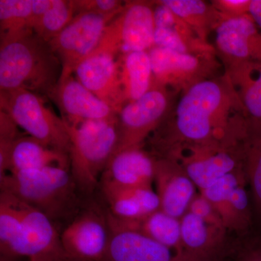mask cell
Wrapping results in <instances>:
<instances>
[{
    "label": "cell",
    "instance_id": "1",
    "mask_svg": "<svg viewBox=\"0 0 261 261\" xmlns=\"http://www.w3.org/2000/svg\"><path fill=\"white\" fill-rule=\"evenodd\" d=\"M245 110L227 73L195 84L152 135L158 159L174 160L183 151L212 145L247 128Z\"/></svg>",
    "mask_w": 261,
    "mask_h": 261
},
{
    "label": "cell",
    "instance_id": "2",
    "mask_svg": "<svg viewBox=\"0 0 261 261\" xmlns=\"http://www.w3.org/2000/svg\"><path fill=\"white\" fill-rule=\"evenodd\" d=\"M61 73L50 44L34 32L0 43V92L25 89L48 97Z\"/></svg>",
    "mask_w": 261,
    "mask_h": 261
},
{
    "label": "cell",
    "instance_id": "3",
    "mask_svg": "<svg viewBox=\"0 0 261 261\" xmlns=\"http://www.w3.org/2000/svg\"><path fill=\"white\" fill-rule=\"evenodd\" d=\"M0 189L41 211L53 222L80 213V190L68 168L9 173L0 178Z\"/></svg>",
    "mask_w": 261,
    "mask_h": 261
},
{
    "label": "cell",
    "instance_id": "4",
    "mask_svg": "<svg viewBox=\"0 0 261 261\" xmlns=\"http://www.w3.org/2000/svg\"><path fill=\"white\" fill-rule=\"evenodd\" d=\"M66 125L70 137V173L80 192L92 193L99 186L102 173L116 150L118 116Z\"/></svg>",
    "mask_w": 261,
    "mask_h": 261
},
{
    "label": "cell",
    "instance_id": "5",
    "mask_svg": "<svg viewBox=\"0 0 261 261\" xmlns=\"http://www.w3.org/2000/svg\"><path fill=\"white\" fill-rule=\"evenodd\" d=\"M0 111L9 115L30 137L51 148L69 153L66 123L45 106L41 95L25 89L0 92Z\"/></svg>",
    "mask_w": 261,
    "mask_h": 261
},
{
    "label": "cell",
    "instance_id": "6",
    "mask_svg": "<svg viewBox=\"0 0 261 261\" xmlns=\"http://www.w3.org/2000/svg\"><path fill=\"white\" fill-rule=\"evenodd\" d=\"M174 92L154 81L147 93L124 105L118 113V143L113 156L126 149L142 148L171 113Z\"/></svg>",
    "mask_w": 261,
    "mask_h": 261
},
{
    "label": "cell",
    "instance_id": "7",
    "mask_svg": "<svg viewBox=\"0 0 261 261\" xmlns=\"http://www.w3.org/2000/svg\"><path fill=\"white\" fill-rule=\"evenodd\" d=\"M247 130L233 132L212 145L191 147L178 154L181 163L200 191L228 173L245 168V140Z\"/></svg>",
    "mask_w": 261,
    "mask_h": 261
},
{
    "label": "cell",
    "instance_id": "8",
    "mask_svg": "<svg viewBox=\"0 0 261 261\" xmlns=\"http://www.w3.org/2000/svg\"><path fill=\"white\" fill-rule=\"evenodd\" d=\"M154 2L126 1L121 13L108 24L93 53L118 58L154 47Z\"/></svg>",
    "mask_w": 261,
    "mask_h": 261
},
{
    "label": "cell",
    "instance_id": "9",
    "mask_svg": "<svg viewBox=\"0 0 261 261\" xmlns=\"http://www.w3.org/2000/svg\"><path fill=\"white\" fill-rule=\"evenodd\" d=\"M148 54L154 81L175 92H186L195 84L217 77V55L183 54L154 46Z\"/></svg>",
    "mask_w": 261,
    "mask_h": 261
},
{
    "label": "cell",
    "instance_id": "10",
    "mask_svg": "<svg viewBox=\"0 0 261 261\" xmlns=\"http://www.w3.org/2000/svg\"><path fill=\"white\" fill-rule=\"evenodd\" d=\"M111 20L92 13H79L51 39L49 44L61 63V78L73 75L78 65L97 49Z\"/></svg>",
    "mask_w": 261,
    "mask_h": 261
},
{
    "label": "cell",
    "instance_id": "11",
    "mask_svg": "<svg viewBox=\"0 0 261 261\" xmlns=\"http://www.w3.org/2000/svg\"><path fill=\"white\" fill-rule=\"evenodd\" d=\"M68 261H101L110 238L107 213L89 208L79 213L61 233Z\"/></svg>",
    "mask_w": 261,
    "mask_h": 261
},
{
    "label": "cell",
    "instance_id": "12",
    "mask_svg": "<svg viewBox=\"0 0 261 261\" xmlns=\"http://www.w3.org/2000/svg\"><path fill=\"white\" fill-rule=\"evenodd\" d=\"M215 32V49L226 68L244 62L261 61V33L250 15L225 19Z\"/></svg>",
    "mask_w": 261,
    "mask_h": 261
},
{
    "label": "cell",
    "instance_id": "13",
    "mask_svg": "<svg viewBox=\"0 0 261 261\" xmlns=\"http://www.w3.org/2000/svg\"><path fill=\"white\" fill-rule=\"evenodd\" d=\"M81 84L118 113L126 105L118 58L92 53L75 70Z\"/></svg>",
    "mask_w": 261,
    "mask_h": 261
},
{
    "label": "cell",
    "instance_id": "14",
    "mask_svg": "<svg viewBox=\"0 0 261 261\" xmlns=\"http://www.w3.org/2000/svg\"><path fill=\"white\" fill-rule=\"evenodd\" d=\"M61 109L64 121L75 125L88 121L114 119L118 113L94 95L73 75L61 78L48 95Z\"/></svg>",
    "mask_w": 261,
    "mask_h": 261
},
{
    "label": "cell",
    "instance_id": "15",
    "mask_svg": "<svg viewBox=\"0 0 261 261\" xmlns=\"http://www.w3.org/2000/svg\"><path fill=\"white\" fill-rule=\"evenodd\" d=\"M107 218L110 238L101 261H184L171 249L118 224L108 212Z\"/></svg>",
    "mask_w": 261,
    "mask_h": 261
},
{
    "label": "cell",
    "instance_id": "16",
    "mask_svg": "<svg viewBox=\"0 0 261 261\" xmlns=\"http://www.w3.org/2000/svg\"><path fill=\"white\" fill-rule=\"evenodd\" d=\"M19 200V199H18ZM23 222L21 257L29 261L68 260L61 233L45 214L19 200Z\"/></svg>",
    "mask_w": 261,
    "mask_h": 261
},
{
    "label": "cell",
    "instance_id": "17",
    "mask_svg": "<svg viewBox=\"0 0 261 261\" xmlns=\"http://www.w3.org/2000/svg\"><path fill=\"white\" fill-rule=\"evenodd\" d=\"M154 181L161 210L181 219L195 197V185L181 163L175 160L155 159Z\"/></svg>",
    "mask_w": 261,
    "mask_h": 261
},
{
    "label": "cell",
    "instance_id": "18",
    "mask_svg": "<svg viewBox=\"0 0 261 261\" xmlns=\"http://www.w3.org/2000/svg\"><path fill=\"white\" fill-rule=\"evenodd\" d=\"M154 46L183 54L217 55L214 46L201 40L177 15L154 1Z\"/></svg>",
    "mask_w": 261,
    "mask_h": 261
},
{
    "label": "cell",
    "instance_id": "19",
    "mask_svg": "<svg viewBox=\"0 0 261 261\" xmlns=\"http://www.w3.org/2000/svg\"><path fill=\"white\" fill-rule=\"evenodd\" d=\"M155 158L142 148L121 151L111 158L100 184L125 187H151L154 181Z\"/></svg>",
    "mask_w": 261,
    "mask_h": 261
},
{
    "label": "cell",
    "instance_id": "20",
    "mask_svg": "<svg viewBox=\"0 0 261 261\" xmlns=\"http://www.w3.org/2000/svg\"><path fill=\"white\" fill-rule=\"evenodd\" d=\"M180 221L185 261H216L221 257L226 229L207 224L189 211Z\"/></svg>",
    "mask_w": 261,
    "mask_h": 261
},
{
    "label": "cell",
    "instance_id": "21",
    "mask_svg": "<svg viewBox=\"0 0 261 261\" xmlns=\"http://www.w3.org/2000/svg\"><path fill=\"white\" fill-rule=\"evenodd\" d=\"M108 213L121 221H137L161 209L158 194L152 187H125L100 184Z\"/></svg>",
    "mask_w": 261,
    "mask_h": 261
},
{
    "label": "cell",
    "instance_id": "22",
    "mask_svg": "<svg viewBox=\"0 0 261 261\" xmlns=\"http://www.w3.org/2000/svg\"><path fill=\"white\" fill-rule=\"evenodd\" d=\"M244 110L250 133L261 135V61H247L226 68Z\"/></svg>",
    "mask_w": 261,
    "mask_h": 261
},
{
    "label": "cell",
    "instance_id": "23",
    "mask_svg": "<svg viewBox=\"0 0 261 261\" xmlns=\"http://www.w3.org/2000/svg\"><path fill=\"white\" fill-rule=\"evenodd\" d=\"M48 167L70 169L69 156L30 136L20 137L15 141L12 148L8 173Z\"/></svg>",
    "mask_w": 261,
    "mask_h": 261
},
{
    "label": "cell",
    "instance_id": "24",
    "mask_svg": "<svg viewBox=\"0 0 261 261\" xmlns=\"http://www.w3.org/2000/svg\"><path fill=\"white\" fill-rule=\"evenodd\" d=\"M109 216L121 226L140 231L154 241L174 250L178 256L185 261L181 245L180 219L166 214L161 209L137 221H121L110 214Z\"/></svg>",
    "mask_w": 261,
    "mask_h": 261
},
{
    "label": "cell",
    "instance_id": "25",
    "mask_svg": "<svg viewBox=\"0 0 261 261\" xmlns=\"http://www.w3.org/2000/svg\"><path fill=\"white\" fill-rule=\"evenodd\" d=\"M118 60L126 102L137 100L148 92L154 82L148 51H132Z\"/></svg>",
    "mask_w": 261,
    "mask_h": 261
},
{
    "label": "cell",
    "instance_id": "26",
    "mask_svg": "<svg viewBox=\"0 0 261 261\" xmlns=\"http://www.w3.org/2000/svg\"><path fill=\"white\" fill-rule=\"evenodd\" d=\"M196 33L201 40L208 42L209 34L223 20L211 3L202 0H161Z\"/></svg>",
    "mask_w": 261,
    "mask_h": 261
},
{
    "label": "cell",
    "instance_id": "27",
    "mask_svg": "<svg viewBox=\"0 0 261 261\" xmlns=\"http://www.w3.org/2000/svg\"><path fill=\"white\" fill-rule=\"evenodd\" d=\"M23 222L19 200L8 192H0V249L8 257H21Z\"/></svg>",
    "mask_w": 261,
    "mask_h": 261
},
{
    "label": "cell",
    "instance_id": "28",
    "mask_svg": "<svg viewBox=\"0 0 261 261\" xmlns=\"http://www.w3.org/2000/svg\"><path fill=\"white\" fill-rule=\"evenodd\" d=\"M33 0H0V43L34 32Z\"/></svg>",
    "mask_w": 261,
    "mask_h": 261
},
{
    "label": "cell",
    "instance_id": "29",
    "mask_svg": "<svg viewBox=\"0 0 261 261\" xmlns=\"http://www.w3.org/2000/svg\"><path fill=\"white\" fill-rule=\"evenodd\" d=\"M75 15L72 0H53L49 8L34 22L33 31L49 42L70 23Z\"/></svg>",
    "mask_w": 261,
    "mask_h": 261
},
{
    "label": "cell",
    "instance_id": "30",
    "mask_svg": "<svg viewBox=\"0 0 261 261\" xmlns=\"http://www.w3.org/2000/svg\"><path fill=\"white\" fill-rule=\"evenodd\" d=\"M219 215L225 228L240 231L250 224V205L245 184L239 185L231 192Z\"/></svg>",
    "mask_w": 261,
    "mask_h": 261
},
{
    "label": "cell",
    "instance_id": "31",
    "mask_svg": "<svg viewBox=\"0 0 261 261\" xmlns=\"http://www.w3.org/2000/svg\"><path fill=\"white\" fill-rule=\"evenodd\" d=\"M245 171L257 209L261 213V135L248 132L245 140Z\"/></svg>",
    "mask_w": 261,
    "mask_h": 261
},
{
    "label": "cell",
    "instance_id": "32",
    "mask_svg": "<svg viewBox=\"0 0 261 261\" xmlns=\"http://www.w3.org/2000/svg\"><path fill=\"white\" fill-rule=\"evenodd\" d=\"M75 13H92L113 20L124 8L126 2L118 0H73Z\"/></svg>",
    "mask_w": 261,
    "mask_h": 261
},
{
    "label": "cell",
    "instance_id": "33",
    "mask_svg": "<svg viewBox=\"0 0 261 261\" xmlns=\"http://www.w3.org/2000/svg\"><path fill=\"white\" fill-rule=\"evenodd\" d=\"M188 211L207 224L226 229L218 211L202 194L195 195L189 206Z\"/></svg>",
    "mask_w": 261,
    "mask_h": 261
},
{
    "label": "cell",
    "instance_id": "34",
    "mask_svg": "<svg viewBox=\"0 0 261 261\" xmlns=\"http://www.w3.org/2000/svg\"><path fill=\"white\" fill-rule=\"evenodd\" d=\"M211 4L225 20L249 15L250 0H214Z\"/></svg>",
    "mask_w": 261,
    "mask_h": 261
},
{
    "label": "cell",
    "instance_id": "35",
    "mask_svg": "<svg viewBox=\"0 0 261 261\" xmlns=\"http://www.w3.org/2000/svg\"><path fill=\"white\" fill-rule=\"evenodd\" d=\"M234 261H261V238L251 239L240 245Z\"/></svg>",
    "mask_w": 261,
    "mask_h": 261
},
{
    "label": "cell",
    "instance_id": "36",
    "mask_svg": "<svg viewBox=\"0 0 261 261\" xmlns=\"http://www.w3.org/2000/svg\"><path fill=\"white\" fill-rule=\"evenodd\" d=\"M249 15L261 29V0H250Z\"/></svg>",
    "mask_w": 261,
    "mask_h": 261
},
{
    "label": "cell",
    "instance_id": "37",
    "mask_svg": "<svg viewBox=\"0 0 261 261\" xmlns=\"http://www.w3.org/2000/svg\"><path fill=\"white\" fill-rule=\"evenodd\" d=\"M63 261H68V260H63Z\"/></svg>",
    "mask_w": 261,
    "mask_h": 261
}]
</instances>
